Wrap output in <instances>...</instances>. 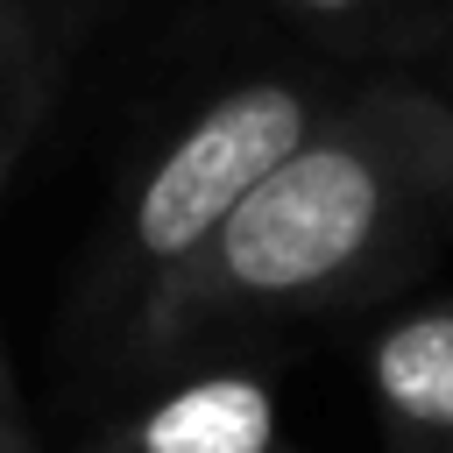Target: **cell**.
Returning <instances> with one entry per match:
<instances>
[{
  "label": "cell",
  "mask_w": 453,
  "mask_h": 453,
  "mask_svg": "<svg viewBox=\"0 0 453 453\" xmlns=\"http://www.w3.org/2000/svg\"><path fill=\"white\" fill-rule=\"evenodd\" d=\"M375 396L396 425L425 439H453V311H411L396 319L375 354Z\"/></svg>",
  "instance_id": "3"
},
{
  "label": "cell",
  "mask_w": 453,
  "mask_h": 453,
  "mask_svg": "<svg viewBox=\"0 0 453 453\" xmlns=\"http://www.w3.org/2000/svg\"><path fill=\"white\" fill-rule=\"evenodd\" d=\"M453 170V127L425 99H389L354 120L311 127L226 226L163 276L156 326H205L234 311H283L347 290L418 219L425 191Z\"/></svg>",
  "instance_id": "1"
},
{
  "label": "cell",
  "mask_w": 453,
  "mask_h": 453,
  "mask_svg": "<svg viewBox=\"0 0 453 453\" xmlns=\"http://www.w3.org/2000/svg\"><path fill=\"white\" fill-rule=\"evenodd\" d=\"M0 432H7V375H0Z\"/></svg>",
  "instance_id": "7"
},
{
  "label": "cell",
  "mask_w": 453,
  "mask_h": 453,
  "mask_svg": "<svg viewBox=\"0 0 453 453\" xmlns=\"http://www.w3.org/2000/svg\"><path fill=\"white\" fill-rule=\"evenodd\" d=\"M283 7H297V14H326V21H333V14H354L361 0H283Z\"/></svg>",
  "instance_id": "6"
},
{
  "label": "cell",
  "mask_w": 453,
  "mask_h": 453,
  "mask_svg": "<svg viewBox=\"0 0 453 453\" xmlns=\"http://www.w3.org/2000/svg\"><path fill=\"white\" fill-rule=\"evenodd\" d=\"M21 120H28V71H21L14 50H0V163H7L14 134H21Z\"/></svg>",
  "instance_id": "5"
},
{
  "label": "cell",
  "mask_w": 453,
  "mask_h": 453,
  "mask_svg": "<svg viewBox=\"0 0 453 453\" xmlns=\"http://www.w3.org/2000/svg\"><path fill=\"white\" fill-rule=\"evenodd\" d=\"M262 439H269V411L241 382L191 389L149 425V446H163V453H262Z\"/></svg>",
  "instance_id": "4"
},
{
  "label": "cell",
  "mask_w": 453,
  "mask_h": 453,
  "mask_svg": "<svg viewBox=\"0 0 453 453\" xmlns=\"http://www.w3.org/2000/svg\"><path fill=\"white\" fill-rule=\"evenodd\" d=\"M319 127L311 99L297 85H234L226 99H212L142 177L134 191V219H127V248L156 269V283L191 262L219 226L226 212Z\"/></svg>",
  "instance_id": "2"
}]
</instances>
